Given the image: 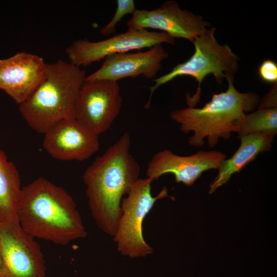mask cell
Returning a JSON list of instances; mask_svg holds the SVG:
<instances>
[{
	"mask_svg": "<svg viewBox=\"0 0 277 277\" xmlns=\"http://www.w3.org/2000/svg\"><path fill=\"white\" fill-rule=\"evenodd\" d=\"M130 146V134L125 132L83 174L91 215L98 228L111 237L121 215V201L140 178V167Z\"/></svg>",
	"mask_w": 277,
	"mask_h": 277,
	"instance_id": "cell-1",
	"label": "cell"
},
{
	"mask_svg": "<svg viewBox=\"0 0 277 277\" xmlns=\"http://www.w3.org/2000/svg\"><path fill=\"white\" fill-rule=\"evenodd\" d=\"M17 215L23 230L34 239L65 246L87 235L73 197L43 177L22 188Z\"/></svg>",
	"mask_w": 277,
	"mask_h": 277,
	"instance_id": "cell-2",
	"label": "cell"
},
{
	"mask_svg": "<svg viewBox=\"0 0 277 277\" xmlns=\"http://www.w3.org/2000/svg\"><path fill=\"white\" fill-rule=\"evenodd\" d=\"M227 90L213 94L211 100L202 108L188 107L171 112V120L180 124L185 133L193 132L188 143L201 147L207 138L213 148L222 138L228 140L232 132H238L246 112L254 111L261 100L256 93L241 92L229 81Z\"/></svg>",
	"mask_w": 277,
	"mask_h": 277,
	"instance_id": "cell-3",
	"label": "cell"
},
{
	"mask_svg": "<svg viewBox=\"0 0 277 277\" xmlns=\"http://www.w3.org/2000/svg\"><path fill=\"white\" fill-rule=\"evenodd\" d=\"M46 68L44 81L19 105L28 125L43 134L58 122L75 118L77 101L86 77L80 67L62 60L47 63Z\"/></svg>",
	"mask_w": 277,
	"mask_h": 277,
	"instance_id": "cell-4",
	"label": "cell"
},
{
	"mask_svg": "<svg viewBox=\"0 0 277 277\" xmlns=\"http://www.w3.org/2000/svg\"><path fill=\"white\" fill-rule=\"evenodd\" d=\"M215 30L214 27L207 29L192 43L194 52L189 59L175 66L169 73L152 81L154 85L149 88L150 95L146 108H149L152 96L159 87L179 76H191L198 83L193 96H186L188 106L193 107L199 101L202 83L208 75H213L219 84L225 80L233 81L239 68V57L227 44L218 43L215 37Z\"/></svg>",
	"mask_w": 277,
	"mask_h": 277,
	"instance_id": "cell-5",
	"label": "cell"
},
{
	"mask_svg": "<svg viewBox=\"0 0 277 277\" xmlns=\"http://www.w3.org/2000/svg\"><path fill=\"white\" fill-rule=\"evenodd\" d=\"M148 177L139 178L121 203V215L112 237L117 251L130 258H144L151 254L153 248L145 241L143 222L157 201L169 196L168 189L163 187L153 196L151 184Z\"/></svg>",
	"mask_w": 277,
	"mask_h": 277,
	"instance_id": "cell-6",
	"label": "cell"
},
{
	"mask_svg": "<svg viewBox=\"0 0 277 277\" xmlns=\"http://www.w3.org/2000/svg\"><path fill=\"white\" fill-rule=\"evenodd\" d=\"M174 38L165 32L128 29L126 32L98 42L87 38L74 41L66 49L69 62L81 67L116 54L151 48L157 44H174Z\"/></svg>",
	"mask_w": 277,
	"mask_h": 277,
	"instance_id": "cell-7",
	"label": "cell"
},
{
	"mask_svg": "<svg viewBox=\"0 0 277 277\" xmlns=\"http://www.w3.org/2000/svg\"><path fill=\"white\" fill-rule=\"evenodd\" d=\"M0 253L4 262L1 277L46 276L40 246L19 223L0 222Z\"/></svg>",
	"mask_w": 277,
	"mask_h": 277,
	"instance_id": "cell-8",
	"label": "cell"
},
{
	"mask_svg": "<svg viewBox=\"0 0 277 277\" xmlns=\"http://www.w3.org/2000/svg\"><path fill=\"white\" fill-rule=\"evenodd\" d=\"M122 103L117 82L85 81L77 101L75 118L99 135L111 127L120 114Z\"/></svg>",
	"mask_w": 277,
	"mask_h": 277,
	"instance_id": "cell-9",
	"label": "cell"
},
{
	"mask_svg": "<svg viewBox=\"0 0 277 277\" xmlns=\"http://www.w3.org/2000/svg\"><path fill=\"white\" fill-rule=\"evenodd\" d=\"M126 24L128 29H153L192 43L210 26L201 16L181 9L173 0L167 1L154 9H136Z\"/></svg>",
	"mask_w": 277,
	"mask_h": 277,
	"instance_id": "cell-10",
	"label": "cell"
},
{
	"mask_svg": "<svg viewBox=\"0 0 277 277\" xmlns=\"http://www.w3.org/2000/svg\"><path fill=\"white\" fill-rule=\"evenodd\" d=\"M44 135L43 148L58 160L83 161L100 148L98 135L75 118L58 122Z\"/></svg>",
	"mask_w": 277,
	"mask_h": 277,
	"instance_id": "cell-11",
	"label": "cell"
},
{
	"mask_svg": "<svg viewBox=\"0 0 277 277\" xmlns=\"http://www.w3.org/2000/svg\"><path fill=\"white\" fill-rule=\"evenodd\" d=\"M226 156L217 151L200 150L189 156H180L170 150H163L155 153L149 162L146 177L153 181L161 176L172 174L176 183L191 186L208 170L217 169Z\"/></svg>",
	"mask_w": 277,
	"mask_h": 277,
	"instance_id": "cell-12",
	"label": "cell"
},
{
	"mask_svg": "<svg viewBox=\"0 0 277 277\" xmlns=\"http://www.w3.org/2000/svg\"><path fill=\"white\" fill-rule=\"evenodd\" d=\"M46 65L41 56L25 52L0 60V89L20 105L44 81Z\"/></svg>",
	"mask_w": 277,
	"mask_h": 277,
	"instance_id": "cell-13",
	"label": "cell"
},
{
	"mask_svg": "<svg viewBox=\"0 0 277 277\" xmlns=\"http://www.w3.org/2000/svg\"><path fill=\"white\" fill-rule=\"evenodd\" d=\"M169 54L162 44H157L145 51L116 54L107 57L101 67L86 76V81L106 80L117 82L126 77L142 75L150 79L162 67V62Z\"/></svg>",
	"mask_w": 277,
	"mask_h": 277,
	"instance_id": "cell-14",
	"label": "cell"
},
{
	"mask_svg": "<svg viewBox=\"0 0 277 277\" xmlns=\"http://www.w3.org/2000/svg\"><path fill=\"white\" fill-rule=\"evenodd\" d=\"M274 136L270 133L255 132L241 137L240 146L234 154L221 163L219 172L210 185L209 193L226 184L233 174L239 172L260 153L270 151Z\"/></svg>",
	"mask_w": 277,
	"mask_h": 277,
	"instance_id": "cell-15",
	"label": "cell"
},
{
	"mask_svg": "<svg viewBox=\"0 0 277 277\" xmlns=\"http://www.w3.org/2000/svg\"><path fill=\"white\" fill-rule=\"evenodd\" d=\"M21 190L18 171L0 147V222L19 223L17 209Z\"/></svg>",
	"mask_w": 277,
	"mask_h": 277,
	"instance_id": "cell-16",
	"label": "cell"
},
{
	"mask_svg": "<svg viewBox=\"0 0 277 277\" xmlns=\"http://www.w3.org/2000/svg\"><path fill=\"white\" fill-rule=\"evenodd\" d=\"M255 132L277 133V108H261L245 114L241 123L238 137Z\"/></svg>",
	"mask_w": 277,
	"mask_h": 277,
	"instance_id": "cell-17",
	"label": "cell"
},
{
	"mask_svg": "<svg viewBox=\"0 0 277 277\" xmlns=\"http://www.w3.org/2000/svg\"><path fill=\"white\" fill-rule=\"evenodd\" d=\"M116 9L113 17L105 26L101 28L100 32L104 36L116 33V25L126 15H132L136 10L133 0H117Z\"/></svg>",
	"mask_w": 277,
	"mask_h": 277,
	"instance_id": "cell-18",
	"label": "cell"
},
{
	"mask_svg": "<svg viewBox=\"0 0 277 277\" xmlns=\"http://www.w3.org/2000/svg\"><path fill=\"white\" fill-rule=\"evenodd\" d=\"M258 74L261 79L268 83H277V64L269 59L263 61L258 68Z\"/></svg>",
	"mask_w": 277,
	"mask_h": 277,
	"instance_id": "cell-19",
	"label": "cell"
},
{
	"mask_svg": "<svg viewBox=\"0 0 277 277\" xmlns=\"http://www.w3.org/2000/svg\"><path fill=\"white\" fill-rule=\"evenodd\" d=\"M276 86V83L274 84L267 95L260 100L258 109L277 108Z\"/></svg>",
	"mask_w": 277,
	"mask_h": 277,
	"instance_id": "cell-20",
	"label": "cell"
},
{
	"mask_svg": "<svg viewBox=\"0 0 277 277\" xmlns=\"http://www.w3.org/2000/svg\"><path fill=\"white\" fill-rule=\"evenodd\" d=\"M3 269H4V262H3L2 255L0 253V277L1 276L2 274Z\"/></svg>",
	"mask_w": 277,
	"mask_h": 277,
	"instance_id": "cell-21",
	"label": "cell"
}]
</instances>
